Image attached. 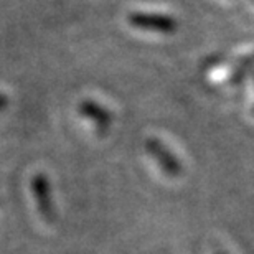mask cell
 Wrapping results in <instances>:
<instances>
[{"label": "cell", "instance_id": "6da1fadb", "mask_svg": "<svg viewBox=\"0 0 254 254\" xmlns=\"http://www.w3.org/2000/svg\"><path fill=\"white\" fill-rule=\"evenodd\" d=\"M32 193L37 203V210L42 216V220L48 225H53L57 220V210L53 205V196H52V187H50V180L45 174H35L32 179Z\"/></svg>", "mask_w": 254, "mask_h": 254}, {"label": "cell", "instance_id": "7a4b0ae2", "mask_svg": "<svg viewBox=\"0 0 254 254\" xmlns=\"http://www.w3.org/2000/svg\"><path fill=\"white\" fill-rule=\"evenodd\" d=\"M134 28L147 30V32H159V33H172L177 28V22L169 15L162 13H149V12H132L127 17Z\"/></svg>", "mask_w": 254, "mask_h": 254}, {"label": "cell", "instance_id": "3957f363", "mask_svg": "<svg viewBox=\"0 0 254 254\" xmlns=\"http://www.w3.org/2000/svg\"><path fill=\"white\" fill-rule=\"evenodd\" d=\"M78 111L83 118L91 121L96 129L101 132L108 130L111 124H113V114H111V111L108 108H104L98 101H93V99L81 101L78 106Z\"/></svg>", "mask_w": 254, "mask_h": 254}, {"label": "cell", "instance_id": "277c9868", "mask_svg": "<svg viewBox=\"0 0 254 254\" xmlns=\"http://www.w3.org/2000/svg\"><path fill=\"white\" fill-rule=\"evenodd\" d=\"M145 149L147 152L157 160V164L160 165V169L169 174L172 177L180 174V164L174 155L170 154V150L157 139H149L145 142Z\"/></svg>", "mask_w": 254, "mask_h": 254}, {"label": "cell", "instance_id": "5b68a950", "mask_svg": "<svg viewBox=\"0 0 254 254\" xmlns=\"http://www.w3.org/2000/svg\"><path fill=\"white\" fill-rule=\"evenodd\" d=\"M7 106H8V96L0 91V113H2V111L7 108Z\"/></svg>", "mask_w": 254, "mask_h": 254}]
</instances>
